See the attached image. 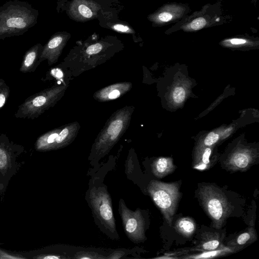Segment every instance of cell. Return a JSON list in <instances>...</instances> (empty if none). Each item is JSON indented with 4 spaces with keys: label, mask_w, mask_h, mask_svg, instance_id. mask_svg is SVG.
<instances>
[{
    "label": "cell",
    "mask_w": 259,
    "mask_h": 259,
    "mask_svg": "<svg viewBox=\"0 0 259 259\" xmlns=\"http://www.w3.org/2000/svg\"><path fill=\"white\" fill-rule=\"evenodd\" d=\"M38 16V11L26 2H7L0 7V39L23 34L37 23Z\"/></svg>",
    "instance_id": "6da1fadb"
},
{
    "label": "cell",
    "mask_w": 259,
    "mask_h": 259,
    "mask_svg": "<svg viewBox=\"0 0 259 259\" xmlns=\"http://www.w3.org/2000/svg\"><path fill=\"white\" fill-rule=\"evenodd\" d=\"M199 196L213 227L221 228L232 210L231 204L221 190L212 185L201 186Z\"/></svg>",
    "instance_id": "7a4b0ae2"
},
{
    "label": "cell",
    "mask_w": 259,
    "mask_h": 259,
    "mask_svg": "<svg viewBox=\"0 0 259 259\" xmlns=\"http://www.w3.org/2000/svg\"><path fill=\"white\" fill-rule=\"evenodd\" d=\"M225 20L227 19L223 16L221 4H207L204 6L200 11L195 12L190 16L187 15L165 31V33H170L179 30L185 32L196 31L215 25L222 24Z\"/></svg>",
    "instance_id": "3957f363"
},
{
    "label": "cell",
    "mask_w": 259,
    "mask_h": 259,
    "mask_svg": "<svg viewBox=\"0 0 259 259\" xmlns=\"http://www.w3.org/2000/svg\"><path fill=\"white\" fill-rule=\"evenodd\" d=\"M147 190L161 210L166 223L171 227L180 196L179 184L152 180L148 185Z\"/></svg>",
    "instance_id": "277c9868"
},
{
    "label": "cell",
    "mask_w": 259,
    "mask_h": 259,
    "mask_svg": "<svg viewBox=\"0 0 259 259\" xmlns=\"http://www.w3.org/2000/svg\"><path fill=\"white\" fill-rule=\"evenodd\" d=\"M90 200L92 209L97 218L110 231H116L110 196L105 188L94 187L90 191Z\"/></svg>",
    "instance_id": "5b68a950"
},
{
    "label": "cell",
    "mask_w": 259,
    "mask_h": 259,
    "mask_svg": "<svg viewBox=\"0 0 259 259\" xmlns=\"http://www.w3.org/2000/svg\"><path fill=\"white\" fill-rule=\"evenodd\" d=\"M119 212L125 232L133 242L139 243L146 239L145 220L139 209L133 211L127 208L122 199L119 202Z\"/></svg>",
    "instance_id": "8992f818"
},
{
    "label": "cell",
    "mask_w": 259,
    "mask_h": 259,
    "mask_svg": "<svg viewBox=\"0 0 259 259\" xmlns=\"http://www.w3.org/2000/svg\"><path fill=\"white\" fill-rule=\"evenodd\" d=\"M190 11L187 4L171 3L164 4L149 18L155 26H162L179 22Z\"/></svg>",
    "instance_id": "52a82bcc"
},
{
    "label": "cell",
    "mask_w": 259,
    "mask_h": 259,
    "mask_svg": "<svg viewBox=\"0 0 259 259\" xmlns=\"http://www.w3.org/2000/svg\"><path fill=\"white\" fill-rule=\"evenodd\" d=\"M254 156L248 150L238 151L231 155L225 165L229 170L245 171L253 163Z\"/></svg>",
    "instance_id": "ba28073f"
},
{
    "label": "cell",
    "mask_w": 259,
    "mask_h": 259,
    "mask_svg": "<svg viewBox=\"0 0 259 259\" xmlns=\"http://www.w3.org/2000/svg\"><path fill=\"white\" fill-rule=\"evenodd\" d=\"M42 46L36 44L31 47L24 54L20 71L23 73L34 71L38 64V60L42 50Z\"/></svg>",
    "instance_id": "9c48e42d"
},
{
    "label": "cell",
    "mask_w": 259,
    "mask_h": 259,
    "mask_svg": "<svg viewBox=\"0 0 259 259\" xmlns=\"http://www.w3.org/2000/svg\"><path fill=\"white\" fill-rule=\"evenodd\" d=\"M222 239L218 232H205L201 236L198 243L192 250L203 252L216 249L222 245Z\"/></svg>",
    "instance_id": "30bf717a"
},
{
    "label": "cell",
    "mask_w": 259,
    "mask_h": 259,
    "mask_svg": "<svg viewBox=\"0 0 259 259\" xmlns=\"http://www.w3.org/2000/svg\"><path fill=\"white\" fill-rule=\"evenodd\" d=\"M256 239L257 234L253 226H249L235 239L229 242L228 246L234 252L251 244Z\"/></svg>",
    "instance_id": "8fae6325"
},
{
    "label": "cell",
    "mask_w": 259,
    "mask_h": 259,
    "mask_svg": "<svg viewBox=\"0 0 259 259\" xmlns=\"http://www.w3.org/2000/svg\"><path fill=\"white\" fill-rule=\"evenodd\" d=\"M176 165L172 159L168 157H159L151 164L153 175L158 178H162L175 170Z\"/></svg>",
    "instance_id": "7c38bea8"
},
{
    "label": "cell",
    "mask_w": 259,
    "mask_h": 259,
    "mask_svg": "<svg viewBox=\"0 0 259 259\" xmlns=\"http://www.w3.org/2000/svg\"><path fill=\"white\" fill-rule=\"evenodd\" d=\"M175 228L183 236L190 237L195 231L196 224L191 218L184 217L176 221Z\"/></svg>",
    "instance_id": "4fadbf2b"
},
{
    "label": "cell",
    "mask_w": 259,
    "mask_h": 259,
    "mask_svg": "<svg viewBox=\"0 0 259 259\" xmlns=\"http://www.w3.org/2000/svg\"><path fill=\"white\" fill-rule=\"evenodd\" d=\"M234 251L228 246H225L223 244L218 248L209 251L201 252L198 254L188 255L184 256L186 258H210L219 257L226 254L233 253Z\"/></svg>",
    "instance_id": "5bb4252c"
},
{
    "label": "cell",
    "mask_w": 259,
    "mask_h": 259,
    "mask_svg": "<svg viewBox=\"0 0 259 259\" xmlns=\"http://www.w3.org/2000/svg\"><path fill=\"white\" fill-rule=\"evenodd\" d=\"M62 34H56L52 36L44 48L42 49L38 60V64L41 60L50 57L52 52H54L56 49L62 44L64 39L63 36Z\"/></svg>",
    "instance_id": "9a60e30c"
},
{
    "label": "cell",
    "mask_w": 259,
    "mask_h": 259,
    "mask_svg": "<svg viewBox=\"0 0 259 259\" xmlns=\"http://www.w3.org/2000/svg\"><path fill=\"white\" fill-rule=\"evenodd\" d=\"M211 154V148L206 147L194 161L193 168L199 170L208 169L211 165L210 160Z\"/></svg>",
    "instance_id": "2e32d148"
},
{
    "label": "cell",
    "mask_w": 259,
    "mask_h": 259,
    "mask_svg": "<svg viewBox=\"0 0 259 259\" xmlns=\"http://www.w3.org/2000/svg\"><path fill=\"white\" fill-rule=\"evenodd\" d=\"M221 43L226 46L238 47L252 44L253 42L246 37H235L226 38L222 41Z\"/></svg>",
    "instance_id": "e0dca14e"
},
{
    "label": "cell",
    "mask_w": 259,
    "mask_h": 259,
    "mask_svg": "<svg viewBox=\"0 0 259 259\" xmlns=\"http://www.w3.org/2000/svg\"><path fill=\"white\" fill-rule=\"evenodd\" d=\"M9 88L5 81L0 79V109L5 105L9 97Z\"/></svg>",
    "instance_id": "ac0fdd59"
},
{
    "label": "cell",
    "mask_w": 259,
    "mask_h": 259,
    "mask_svg": "<svg viewBox=\"0 0 259 259\" xmlns=\"http://www.w3.org/2000/svg\"><path fill=\"white\" fill-rule=\"evenodd\" d=\"M123 125L122 121L120 119H117L113 121L108 128L107 132L108 134H119Z\"/></svg>",
    "instance_id": "d6986e66"
},
{
    "label": "cell",
    "mask_w": 259,
    "mask_h": 259,
    "mask_svg": "<svg viewBox=\"0 0 259 259\" xmlns=\"http://www.w3.org/2000/svg\"><path fill=\"white\" fill-rule=\"evenodd\" d=\"M185 91L183 88H176L174 90L172 95L174 101L177 103H182L185 99Z\"/></svg>",
    "instance_id": "ffe728a7"
},
{
    "label": "cell",
    "mask_w": 259,
    "mask_h": 259,
    "mask_svg": "<svg viewBox=\"0 0 259 259\" xmlns=\"http://www.w3.org/2000/svg\"><path fill=\"white\" fill-rule=\"evenodd\" d=\"M219 139V135L214 132H210L205 137L204 140V145L209 147L215 144Z\"/></svg>",
    "instance_id": "44dd1931"
},
{
    "label": "cell",
    "mask_w": 259,
    "mask_h": 259,
    "mask_svg": "<svg viewBox=\"0 0 259 259\" xmlns=\"http://www.w3.org/2000/svg\"><path fill=\"white\" fill-rule=\"evenodd\" d=\"M78 11L79 13L85 18H90L93 16L92 11L84 5L79 6Z\"/></svg>",
    "instance_id": "7402d4cb"
},
{
    "label": "cell",
    "mask_w": 259,
    "mask_h": 259,
    "mask_svg": "<svg viewBox=\"0 0 259 259\" xmlns=\"http://www.w3.org/2000/svg\"><path fill=\"white\" fill-rule=\"evenodd\" d=\"M102 49V46L100 44H96L89 46L86 52L89 55L95 54L99 53Z\"/></svg>",
    "instance_id": "603a6c76"
},
{
    "label": "cell",
    "mask_w": 259,
    "mask_h": 259,
    "mask_svg": "<svg viewBox=\"0 0 259 259\" xmlns=\"http://www.w3.org/2000/svg\"><path fill=\"white\" fill-rule=\"evenodd\" d=\"M113 28L114 30L118 32H128L131 31V29L127 26L120 24L114 25Z\"/></svg>",
    "instance_id": "cb8c5ba5"
},
{
    "label": "cell",
    "mask_w": 259,
    "mask_h": 259,
    "mask_svg": "<svg viewBox=\"0 0 259 259\" xmlns=\"http://www.w3.org/2000/svg\"><path fill=\"white\" fill-rule=\"evenodd\" d=\"M68 134V130L67 128H64L61 132V133L58 135L56 141L55 142H56L58 144H60L61 142H62Z\"/></svg>",
    "instance_id": "d4e9b609"
},
{
    "label": "cell",
    "mask_w": 259,
    "mask_h": 259,
    "mask_svg": "<svg viewBox=\"0 0 259 259\" xmlns=\"http://www.w3.org/2000/svg\"><path fill=\"white\" fill-rule=\"evenodd\" d=\"M120 95V92L118 90H114L109 95V98L111 99L117 98Z\"/></svg>",
    "instance_id": "484cf974"
},
{
    "label": "cell",
    "mask_w": 259,
    "mask_h": 259,
    "mask_svg": "<svg viewBox=\"0 0 259 259\" xmlns=\"http://www.w3.org/2000/svg\"><path fill=\"white\" fill-rule=\"evenodd\" d=\"M43 258L45 259H58L60 258V257L57 255H51L45 256Z\"/></svg>",
    "instance_id": "4316f807"
},
{
    "label": "cell",
    "mask_w": 259,
    "mask_h": 259,
    "mask_svg": "<svg viewBox=\"0 0 259 259\" xmlns=\"http://www.w3.org/2000/svg\"><path fill=\"white\" fill-rule=\"evenodd\" d=\"M55 75L58 77H62L63 73L60 70H58L55 74Z\"/></svg>",
    "instance_id": "83f0119b"
}]
</instances>
